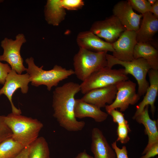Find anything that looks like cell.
Returning a JSON list of instances; mask_svg holds the SVG:
<instances>
[{
	"label": "cell",
	"instance_id": "6da1fadb",
	"mask_svg": "<svg viewBox=\"0 0 158 158\" xmlns=\"http://www.w3.org/2000/svg\"><path fill=\"white\" fill-rule=\"evenodd\" d=\"M80 91V84L70 82L56 87L53 92V116L61 127L69 131H80L85 125V122L78 121L74 114L75 97Z\"/></svg>",
	"mask_w": 158,
	"mask_h": 158
},
{
	"label": "cell",
	"instance_id": "7a4b0ae2",
	"mask_svg": "<svg viewBox=\"0 0 158 158\" xmlns=\"http://www.w3.org/2000/svg\"><path fill=\"white\" fill-rule=\"evenodd\" d=\"M5 123L11 130L12 138L24 147L29 145L39 137L43 127L36 118L12 113L4 116Z\"/></svg>",
	"mask_w": 158,
	"mask_h": 158
},
{
	"label": "cell",
	"instance_id": "3957f363",
	"mask_svg": "<svg viewBox=\"0 0 158 158\" xmlns=\"http://www.w3.org/2000/svg\"><path fill=\"white\" fill-rule=\"evenodd\" d=\"M25 61L28 65L26 71L29 75L31 85L37 87L45 85L49 91L52 87L57 86L60 81L74 74L73 70L67 69L57 65L51 70H45L43 69V66L39 67L36 65L32 57L27 58Z\"/></svg>",
	"mask_w": 158,
	"mask_h": 158
},
{
	"label": "cell",
	"instance_id": "277c9868",
	"mask_svg": "<svg viewBox=\"0 0 158 158\" xmlns=\"http://www.w3.org/2000/svg\"><path fill=\"white\" fill-rule=\"evenodd\" d=\"M107 52H95L80 48L74 55V74L82 82L92 74L107 66Z\"/></svg>",
	"mask_w": 158,
	"mask_h": 158
},
{
	"label": "cell",
	"instance_id": "5b68a950",
	"mask_svg": "<svg viewBox=\"0 0 158 158\" xmlns=\"http://www.w3.org/2000/svg\"><path fill=\"white\" fill-rule=\"evenodd\" d=\"M128 79L124 68L112 69L106 66L94 72L82 82L80 84V91L84 95L92 90L116 85Z\"/></svg>",
	"mask_w": 158,
	"mask_h": 158
},
{
	"label": "cell",
	"instance_id": "8992f818",
	"mask_svg": "<svg viewBox=\"0 0 158 158\" xmlns=\"http://www.w3.org/2000/svg\"><path fill=\"white\" fill-rule=\"evenodd\" d=\"M106 59L107 66L112 68L115 65H120L124 68L125 71L127 75H131L135 78L138 85L137 93L140 97L145 94L149 86V83L146 79V75L151 69L146 60L140 58L134 59L130 61H123L107 53Z\"/></svg>",
	"mask_w": 158,
	"mask_h": 158
},
{
	"label": "cell",
	"instance_id": "52a82bcc",
	"mask_svg": "<svg viewBox=\"0 0 158 158\" xmlns=\"http://www.w3.org/2000/svg\"><path fill=\"white\" fill-rule=\"evenodd\" d=\"M26 42L24 35L20 33L16 36L15 40L5 37L1 43L3 53L0 55V61L6 62L11 69L18 74H22L26 69L23 65V60L20 53L22 46Z\"/></svg>",
	"mask_w": 158,
	"mask_h": 158
},
{
	"label": "cell",
	"instance_id": "ba28073f",
	"mask_svg": "<svg viewBox=\"0 0 158 158\" xmlns=\"http://www.w3.org/2000/svg\"><path fill=\"white\" fill-rule=\"evenodd\" d=\"M117 89L116 97L110 104L106 105L105 108L107 113L110 111L119 108L120 111H124L130 105L135 104L140 97L136 92V84L130 80L121 82L116 85Z\"/></svg>",
	"mask_w": 158,
	"mask_h": 158
},
{
	"label": "cell",
	"instance_id": "9c48e42d",
	"mask_svg": "<svg viewBox=\"0 0 158 158\" xmlns=\"http://www.w3.org/2000/svg\"><path fill=\"white\" fill-rule=\"evenodd\" d=\"M30 82L29 76L27 73L18 74L11 69L8 73L4 86L0 89V96L4 94L7 97L11 105L12 113L16 114H21L22 113L21 110L17 108L13 103L12 98L13 94L19 88H20L22 93H27Z\"/></svg>",
	"mask_w": 158,
	"mask_h": 158
},
{
	"label": "cell",
	"instance_id": "30bf717a",
	"mask_svg": "<svg viewBox=\"0 0 158 158\" xmlns=\"http://www.w3.org/2000/svg\"><path fill=\"white\" fill-rule=\"evenodd\" d=\"M126 30L118 18L113 15L105 20L94 22L90 30L105 41L112 44Z\"/></svg>",
	"mask_w": 158,
	"mask_h": 158
},
{
	"label": "cell",
	"instance_id": "8fae6325",
	"mask_svg": "<svg viewBox=\"0 0 158 158\" xmlns=\"http://www.w3.org/2000/svg\"><path fill=\"white\" fill-rule=\"evenodd\" d=\"M137 43L136 32L125 30L112 44L114 50L112 55L121 61H132L134 59V50Z\"/></svg>",
	"mask_w": 158,
	"mask_h": 158
},
{
	"label": "cell",
	"instance_id": "7c38bea8",
	"mask_svg": "<svg viewBox=\"0 0 158 158\" xmlns=\"http://www.w3.org/2000/svg\"><path fill=\"white\" fill-rule=\"evenodd\" d=\"M112 12L126 30L137 32L142 16L135 13L127 1H121L114 6Z\"/></svg>",
	"mask_w": 158,
	"mask_h": 158
},
{
	"label": "cell",
	"instance_id": "4fadbf2b",
	"mask_svg": "<svg viewBox=\"0 0 158 158\" xmlns=\"http://www.w3.org/2000/svg\"><path fill=\"white\" fill-rule=\"evenodd\" d=\"M117 89L116 85H111L92 90L81 98L87 103L101 109L105 107L106 104H111L116 97Z\"/></svg>",
	"mask_w": 158,
	"mask_h": 158
},
{
	"label": "cell",
	"instance_id": "5bb4252c",
	"mask_svg": "<svg viewBox=\"0 0 158 158\" xmlns=\"http://www.w3.org/2000/svg\"><path fill=\"white\" fill-rule=\"evenodd\" d=\"M76 42L80 48L90 51H114L112 44L103 40L90 30L80 32L77 37Z\"/></svg>",
	"mask_w": 158,
	"mask_h": 158
},
{
	"label": "cell",
	"instance_id": "9a60e30c",
	"mask_svg": "<svg viewBox=\"0 0 158 158\" xmlns=\"http://www.w3.org/2000/svg\"><path fill=\"white\" fill-rule=\"evenodd\" d=\"M148 74L149 86L142 100L137 106L136 111L133 117V119L143 111L147 105L150 106L151 112L153 116L155 112L154 103L158 93V70L150 69Z\"/></svg>",
	"mask_w": 158,
	"mask_h": 158
},
{
	"label": "cell",
	"instance_id": "2e32d148",
	"mask_svg": "<svg viewBox=\"0 0 158 158\" xmlns=\"http://www.w3.org/2000/svg\"><path fill=\"white\" fill-rule=\"evenodd\" d=\"M91 150L94 158H116L115 152L98 128L92 129Z\"/></svg>",
	"mask_w": 158,
	"mask_h": 158
},
{
	"label": "cell",
	"instance_id": "e0dca14e",
	"mask_svg": "<svg viewBox=\"0 0 158 158\" xmlns=\"http://www.w3.org/2000/svg\"><path fill=\"white\" fill-rule=\"evenodd\" d=\"M149 106H146L143 111L134 119L144 125L145 134L147 135L148 138L147 144L142 152V155H144L154 145L158 143L157 122L150 118L149 114Z\"/></svg>",
	"mask_w": 158,
	"mask_h": 158
},
{
	"label": "cell",
	"instance_id": "ac0fdd59",
	"mask_svg": "<svg viewBox=\"0 0 158 158\" xmlns=\"http://www.w3.org/2000/svg\"><path fill=\"white\" fill-rule=\"evenodd\" d=\"M142 16L141 25L136 32L137 42L150 43L158 31V18L150 12Z\"/></svg>",
	"mask_w": 158,
	"mask_h": 158
},
{
	"label": "cell",
	"instance_id": "d6986e66",
	"mask_svg": "<svg viewBox=\"0 0 158 158\" xmlns=\"http://www.w3.org/2000/svg\"><path fill=\"white\" fill-rule=\"evenodd\" d=\"M74 112L76 118L90 117L97 122L105 120L108 115L107 113L102 111L100 108L85 102L81 99H75Z\"/></svg>",
	"mask_w": 158,
	"mask_h": 158
},
{
	"label": "cell",
	"instance_id": "ffe728a7",
	"mask_svg": "<svg viewBox=\"0 0 158 158\" xmlns=\"http://www.w3.org/2000/svg\"><path fill=\"white\" fill-rule=\"evenodd\" d=\"M133 57L134 59H144L151 69L158 70V51L151 43L137 42L134 47Z\"/></svg>",
	"mask_w": 158,
	"mask_h": 158
},
{
	"label": "cell",
	"instance_id": "44dd1931",
	"mask_svg": "<svg viewBox=\"0 0 158 158\" xmlns=\"http://www.w3.org/2000/svg\"><path fill=\"white\" fill-rule=\"evenodd\" d=\"M44 12L47 23L54 26L58 25L64 19L66 14L61 0H47Z\"/></svg>",
	"mask_w": 158,
	"mask_h": 158
},
{
	"label": "cell",
	"instance_id": "7402d4cb",
	"mask_svg": "<svg viewBox=\"0 0 158 158\" xmlns=\"http://www.w3.org/2000/svg\"><path fill=\"white\" fill-rule=\"evenodd\" d=\"M48 144L43 137H38L30 145L28 158H50Z\"/></svg>",
	"mask_w": 158,
	"mask_h": 158
},
{
	"label": "cell",
	"instance_id": "603a6c76",
	"mask_svg": "<svg viewBox=\"0 0 158 158\" xmlns=\"http://www.w3.org/2000/svg\"><path fill=\"white\" fill-rule=\"evenodd\" d=\"M12 137L0 144V158H11L18 154L24 148Z\"/></svg>",
	"mask_w": 158,
	"mask_h": 158
},
{
	"label": "cell",
	"instance_id": "cb8c5ba5",
	"mask_svg": "<svg viewBox=\"0 0 158 158\" xmlns=\"http://www.w3.org/2000/svg\"><path fill=\"white\" fill-rule=\"evenodd\" d=\"M133 9L142 15L150 12L151 6L147 0H128Z\"/></svg>",
	"mask_w": 158,
	"mask_h": 158
},
{
	"label": "cell",
	"instance_id": "d4e9b609",
	"mask_svg": "<svg viewBox=\"0 0 158 158\" xmlns=\"http://www.w3.org/2000/svg\"><path fill=\"white\" fill-rule=\"evenodd\" d=\"M129 126L118 125L117 128V133L118 138L116 141H120L121 143L125 144L130 139L128 133L131 131Z\"/></svg>",
	"mask_w": 158,
	"mask_h": 158
},
{
	"label": "cell",
	"instance_id": "484cf974",
	"mask_svg": "<svg viewBox=\"0 0 158 158\" xmlns=\"http://www.w3.org/2000/svg\"><path fill=\"white\" fill-rule=\"evenodd\" d=\"M12 132L5 122L4 116L0 115V144L5 140L12 137Z\"/></svg>",
	"mask_w": 158,
	"mask_h": 158
},
{
	"label": "cell",
	"instance_id": "4316f807",
	"mask_svg": "<svg viewBox=\"0 0 158 158\" xmlns=\"http://www.w3.org/2000/svg\"><path fill=\"white\" fill-rule=\"evenodd\" d=\"M61 5L65 9L76 10L81 8L84 5L82 0H61Z\"/></svg>",
	"mask_w": 158,
	"mask_h": 158
},
{
	"label": "cell",
	"instance_id": "83f0119b",
	"mask_svg": "<svg viewBox=\"0 0 158 158\" xmlns=\"http://www.w3.org/2000/svg\"><path fill=\"white\" fill-rule=\"evenodd\" d=\"M112 117L113 121L118 125L129 126L128 122L125 118L124 114L116 109H112L107 113Z\"/></svg>",
	"mask_w": 158,
	"mask_h": 158
},
{
	"label": "cell",
	"instance_id": "f1b7e54d",
	"mask_svg": "<svg viewBox=\"0 0 158 158\" xmlns=\"http://www.w3.org/2000/svg\"><path fill=\"white\" fill-rule=\"evenodd\" d=\"M11 70L8 64L3 63L0 61V84H4L6 79Z\"/></svg>",
	"mask_w": 158,
	"mask_h": 158
},
{
	"label": "cell",
	"instance_id": "f546056e",
	"mask_svg": "<svg viewBox=\"0 0 158 158\" xmlns=\"http://www.w3.org/2000/svg\"><path fill=\"white\" fill-rule=\"evenodd\" d=\"M111 146L115 152L116 158H128L126 146H123L121 148H119L117 145L116 141L111 144Z\"/></svg>",
	"mask_w": 158,
	"mask_h": 158
},
{
	"label": "cell",
	"instance_id": "4dcf8cb0",
	"mask_svg": "<svg viewBox=\"0 0 158 158\" xmlns=\"http://www.w3.org/2000/svg\"><path fill=\"white\" fill-rule=\"evenodd\" d=\"M158 154V143L154 145L144 154L140 158H150Z\"/></svg>",
	"mask_w": 158,
	"mask_h": 158
},
{
	"label": "cell",
	"instance_id": "1f68e13d",
	"mask_svg": "<svg viewBox=\"0 0 158 158\" xmlns=\"http://www.w3.org/2000/svg\"><path fill=\"white\" fill-rule=\"evenodd\" d=\"M30 145L25 147L18 154L11 158H28Z\"/></svg>",
	"mask_w": 158,
	"mask_h": 158
},
{
	"label": "cell",
	"instance_id": "d6a6232c",
	"mask_svg": "<svg viewBox=\"0 0 158 158\" xmlns=\"http://www.w3.org/2000/svg\"><path fill=\"white\" fill-rule=\"evenodd\" d=\"M150 12L156 18H158V0H157L156 2L151 6Z\"/></svg>",
	"mask_w": 158,
	"mask_h": 158
},
{
	"label": "cell",
	"instance_id": "836d02e7",
	"mask_svg": "<svg viewBox=\"0 0 158 158\" xmlns=\"http://www.w3.org/2000/svg\"><path fill=\"white\" fill-rule=\"evenodd\" d=\"M75 158H94L88 154L85 150L79 153Z\"/></svg>",
	"mask_w": 158,
	"mask_h": 158
},
{
	"label": "cell",
	"instance_id": "e575fe53",
	"mask_svg": "<svg viewBox=\"0 0 158 158\" xmlns=\"http://www.w3.org/2000/svg\"><path fill=\"white\" fill-rule=\"evenodd\" d=\"M157 0H147V1L151 6L153 5L156 1Z\"/></svg>",
	"mask_w": 158,
	"mask_h": 158
}]
</instances>
